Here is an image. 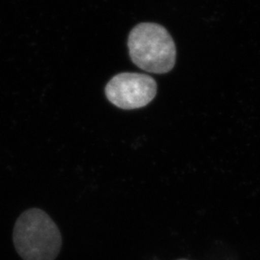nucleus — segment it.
<instances>
[{
	"instance_id": "1",
	"label": "nucleus",
	"mask_w": 260,
	"mask_h": 260,
	"mask_svg": "<svg viewBox=\"0 0 260 260\" xmlns=\"http://www.w3.org/2000/svg\"><path fill=\"white\" fill-rule=\"evenodd\" d=\"M13 242L23 260H55L62 235L47 212L30 208L20 214L14 226Z\"/></svg>"
},
{
	"instance_id": "2",
	"label": "nucleus",
	"mask_w": 260,
	"mask_h": 260,
	"mask_svg": "<svg viewBox=\"0 0 260 260\" xmlns=\"http://www.w3.org/2000/svg\"><path fill=\"white\" fill-rule=\"evenodd\" d=\"M131 61L150 74H167L176 65L177 47L170 33L156 23H141L127 41Z\"/></svg>"
},
{
	"instance_id": "3",
	"label": "nucleus",
	"mask_w": 260,
	"mask_h": 260,
	"mask_svg": "<svg viewBox=\"0 0 260 260\" xmlns=\"http://www.w3.org/2000/svg\"><path fill=\"white\" fill-rule=\"evenodd\" d=\"M104 92L113 105L123 110H133L153 101L157 93V83L145 74L121 73L112 77Z\"/></svg>"
},
{
	"instance_id": "4",
	"label": "nucleus",
	"mask_w": 260,
	"mask_h": 260,
	"mask_svg": "<svg viewBox=\"0 0 260 260\" xmlns=\"http://www.w3.org/2000/svg\"><path fill=\"white\" fill-rule=\"evenodd\" d=\"M177 260H188V259H185V258H181V259H177Z\"/></svg>"
}]
</instances>
